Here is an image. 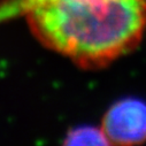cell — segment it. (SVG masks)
Listing matches in <instances>:
<instances>
[{
	"label": "cell",
	"mask_w": 146,
	"mask_h": 146,
	"mask_svg": "<svg viewBox=\"0 0 146 146\" xmlns=\"http://www.w3.org/2000/svg\"><path fill=\"white\" fill-rule=\"evenodd\" d=\"M58 1L62 0H4L0 4V22L25 16L33 9Z\"/></svg>",
	"instance_id": "4"
},
{
	"label": "cell",
	"mask_w": 146,
	"mask_h": 146,
	"mask_svg": "<svg viewBox=\"0 0 146 146\" xmlns=\"http://www.w3.org/2000/svg\"><path fill=\"white\" fill-rule=\"evenodd\" d=\"M101 129L113 146H139L146 141V102L137 98L117 100L107 109Z\"/></svg>",
	"instance_id": "2"
},
{
	"label": "cell",
	"mask_w": 146,
	"mask_h": 146,
	"mask_svg": "<svg viewBox=\"0 0 146 146\" xmlns=\"http://www.w3.org/2000/svg\"><path fill=\"white\" fill-rule=\"evenodd\" d=\"M61 146H113L101 128L82 125L68 131Z\"/></svg>",
	"instance_id": "3"
},
{
	"label": "cell",
	"mask_w": 146,
	"mask_h": 146,
	"mask_svg": "<svg viewBox=\"0 0 146 146\" xmlns=\"http://www.w3.org/2000/svg\"><path fill=\"white\" fill-rule=\"evenodd\" d=\"M32 35L88 70L133 51L146 30V0H62L25 15Z\"/></svg>",
	"instance_id": "1"
}]
</instances>
